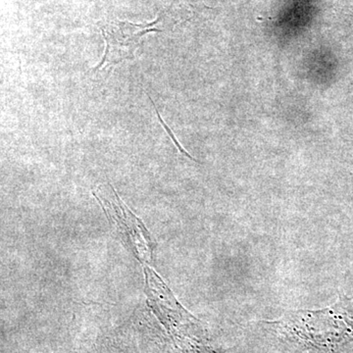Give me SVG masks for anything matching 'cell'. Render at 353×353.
<instances>
[{"label": "cell", "instance_id": "6da1fadb", "mask_svg": "<svg viewBox=\"0 0 353 353\" xmlns=\"http://www.w3.org/2000/svg\"><path fill=\"white\" fill-rule=\"evenodd\" d=\"M161 17L143 24H134L127 21H112L101 27L102 36L105 39L106 48L101 63L92 72L110 68L124 60L134 59L141 39L148 32H162L158 28Z\"/></svg>", "mask_w": 353, "mask_h": 353}, {"label": "cell", "instance_id": "7a4b0ae2", "mask_svg": "<svg viewBox=\"0 0 353 353\" xmlns=\"http://www.w3.org/2000/svg\"><path fill=\"white\" fill-rule=\"evenodd\" d=\"M148 99H150V101H152V104L153 105V108L155 109V112L157 114V118L158 120H159L160 124L163 126L165 131L167 132V134H169V137H170L172 141H173V143H175V145L176 148H178V150H180L181 152L183 153V154L187 155L188 157L190 158V159L194 160V158L190 157L189 153L185 152V150L182 148V145H180V143H178V141H176V137L174 136L173 132L171 131L170 128L168 127V125L166 124V123L164 122L163 119L161 118V115H160L159 111H158V109L157 108V105H155L154 102H153L152 97H150V94H148Z\"/></svg>", "mask_w": 353, "mask_h": 353}]
</instances>
